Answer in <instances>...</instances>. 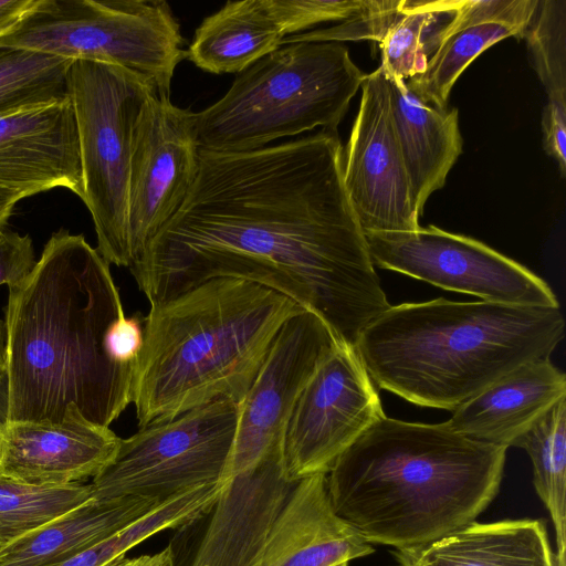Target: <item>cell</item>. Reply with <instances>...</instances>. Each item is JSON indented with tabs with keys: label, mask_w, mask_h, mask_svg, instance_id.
<instances>
[{
	"label": "cell",
	"mask_w": 566,
	"mask_h": 566,
	"mask_svg": "<svg viewBox=\"0 0 566 566\" xmlns=\"http://www.w3.org/2000/svg\"><path fill=\"white\" fill-rule=\"evenodd\" d=\"M163 501L145 497L90 500L64 516L0 548V566H56L104 541Z\"/></svg>",
	"instance_id": "7402d4cb"
},
{
	"label": "cell",
	"mask_w": 566,
	"mask_h": 566,
	"mask_svg": "<svg viewBox=\"0 0 566 566\" xmlns=\"http://www.w3.org/2000/svg\"><path fill=\"white\" fill-rule=\"evenodd\" d=\"M375 552L334 510L326 474L297 480L269 533L263 566H337Z\"/></svg>",
	"instance_id": "ac0fdd59"
},
{
	"label": "cell",
	"mask_w": 566,
	"mask_h": 566,
	"mask_svg": "<svg viewBox=\"0 0 566 566\" xmlns=\"http://www.w3.org/2000/svg\"><path fill=\"white\" fill-rule=\"evenodd\" d=\"M522 34L521 29L499 22L460 30L446 38L432 51L424 70L406 84L423 103L446 109L451 88L475 57L496 42Z\"/></svg>",
	"instance_id": "d4e9b609"
},
{
	"label": "cell",
	"mask_w": 566,
	"mask_h": 566,
	"mask_svg": "<svg viewBox=\"0 0 566 566\" xmlns=\"http://www.w3.org/2000/svg\"><path fill=\"white\" fill-rule=\"evenodd\" d=\"M40 0H0V38L10 33Z\"/></svg>",
	"instance_id": "d590c367"
},
{
	"label": "cell",
	"mask_w": 566,
	"mask_h": 566,
	"mask_svg": "<svg viewBox=\"0 0 566 566\" xmlns=\"http://www.w3.org/2000/svg\"><path fill=\"white\" fill-rule=\"evenodd\" d=\"M0 188L24 198L65 188L84 200L80 139L70 98L0 115Z\"/></svg>",
	"instance_id": "2e32d148"
},
{
	"label": "cell",
	"mask_w": 566,
	"mask_h": 566,
	"mask_svg": "<svg viewBox=\"0 0 566 566\" xmlns=\"http://www.w3.org/2000/svg\"><path fill=\"white\" fill-rule=\"evenodd\" d=\"M337 566H348V563H343V564H339Z\"/></svg>",
	"instance_id": "60d3db41"
},
{
	"label": "cell",
	"mask_w": 566,
	"mask_h": 566,
	"mask_svg": "<svg viewBox=\"0 0 566 566\" xmlns=\"http://www.w3.org/2000/svg\"><path fill=\"white\" fill-rule=\"evenodd\" d=\"M365 76L340 43L279 48L239 73L219 101L195 113L200 150L249 151L316 127L337 129Z\"/></svg>",
	"instance_id": "8992f818"
},
{
	"label": "cell",
	"mask_w": 566,
	"mask_h": 566,
	"mask_svg": "<svg viewBox=\"0 0 566 566\" xmlns=\"http://www.w3.org/2000/svg\"><path fill=\"white\" fill-rule=\"evenodd\" d=\"M24 197L15 191L0 188V230H3L12 214L14 206Z\"/></svg>",
	"instance_id": "f35d334b"
},
{
	"label": "cell",
	"mask_w": 566,
	"mask_h": 566,
	"mask_svg": "<svg viewBox=\"0 0 566 566\" xmlns=\"http://www.w3.org/2000/svg\"><path fill=\"white\" fill-rule=\"evenodd\" d=\"M0 370H6L4 345L0 322Z\"/></svg>",
	"instance_id": "ab89813d"
},
{
	"label": "cell",
	"mask_w": 566,
	"mask_h": 566,
	"mask_svg": "<svg viewBox=\"0 0 566 566\" xmlns=\"http://www.w3.org/2000/svg\"><path fill=\"white\" fill-rule=\"evenodd\" d=\"M10 424V388L6 370H0V433Z\"/></svg>",
	"instance_id": "74e56055"
},
{
	"label": "cell",
	"mask_w": 566,
	"mask_h": 566,
	"mask_svg": "<svg viewBox=\"0 0 566 566\" xmlns=\"http://www.w3.org/2000/svg\"><path fill=\"white\" fill-rule=\"evenodd\" d=\"M31 238L0 230V285L9 287L22 281L35 265Z\"/></svg>",
	"instance_id": "d6a6232c"
},
{
	"label": "cell",
	"mask_w": 566,
	"mask_h": 566,
	"mask_svg": "<svg viewBox=\"0 0 566 566\" xmlns=\"http://www.w3.org/2000/svg\"><path fill=\"white\" fill-rule=\"evenodd\" d=\"M506 448L386 416L326 474L335 512L368 543L433 542L474 521L499 493Z\"/></svg>",
	"instance_id": "3957f363"
},
{
	"label": "cell",
	"mask_w": 566,
	"mask_h": 566,
	"mask_svg": "<svg viewBox=\"0 0 566 566\" xmlns=\"http://www.w3.org/2000/svg\"><path fill=\"white\" fill-rule=\"evenodd\" d=\"M0 437V475L46 485L95 478L120 440L109 427L87 421L73 403L62 422L10 423Z\"/></svg>",
	"instance_id": "e0dca14e"
},
{
	"label": "cell",
	"mask_w": 566,
	"mask_h": 566,
	"mask_svg": "<svg viewBox=\"0 0 566 566\" xmlns=\"http://www.w3.org/2000/svg\"><path fill=\"white\" fill-rule=\"evenodd\" d=\"M199 154L195 113L157 93L133 144L127 210L132 265L186 200L199 171Z\"/></svg>",
	"instance_id": "7c38bea8"
},
{
	"label": "cell",
	"mask_w": 566,
	"mask_h": 566,
	"mask_svg": "<svg viewBox=\"0 0 566 566\" xmlns=\"http://www.w3.org/2000/svg\"><path fill=\"white\" fill-rule=\"evenodd\" d=\"M386 75L391 119L420 216L428 198L444 186L462 153L458 109L430 106L403 80Z\"/></svg>",
	"instance_id": "ffe728a7"
},
{
	"label": "cell",
	"mask_w": 566,
	"mask_h": 566,
	"mask_svg": "<svg viewBox=\"0 0 566 566\" xmlns=\"http://www.w3.org/2000/svg\"><path fill=\"white\" fill-rule=\"evenodd\" d=\"M265 0L228 1L196 29L187 59L213 74L241 73L282 45Z\"/></svg>",
	"instance_id": "603a6c76"
},
{
	"label": "cell",
	"mask_w": 566,
	"mask_h": 566,
	"mask_svg": "<svg viewBox=\"0 0 566 566\" xmlns=\"http://www.w3.org/2000/svg\"><path fill=\"white\" fill-rule=\"evenodd\" d=\"M109 265L83 234L60 229L9 287L1 331L10 423H59L73 403L109 427L132 403L135 367L117 364L109 347L125 315Z\"/></svg>",
	"instance_id": "7a4b0ae2"
},
{
	"label": "cell",
	"mask_w": 566,
	"mask_h": 566,
	"mask_svg": "<svg viewBox=\"0 0 566 566\" xmlns=\"http://www.w3.org/2000/svg\"><path fill=\"white\" fill-rule=\"evenodd\" d=\"M564 334L559 306L437 298L390 306L355 349L380 388L453 411L520 366L549 358Z\"/></svg>",
	"instance_id": "277c9868"
},
{
	"label": "cell",
	"mask_w": 566,
	"mask_h": 566,
	"mask_svg": "<svg viewBox=\"0 0 566 566\" xmlns=\"http://www.w3.org/2000/svg\"><path fill=\"white\" fill-rule=\"evenodd\" d=\"M144 325L145 316L139 312L116 321L111 332L109 347L117 364L135 367L144 346Z\"/></svg>",
	"instance_id": "836d02e7"
},
{
	"label": "cell",
	"mask_w": 566,
	"mask_h": 566,
	"mask_svg": "<svg viewBox=\"0 0 566 566\" xmlns=\"http://www.w3.org/2000/svg\"><path fill=\"white\" fill-rule=\"evenodd\" d=\"M338 342L315 314L290 317L240 406L230 475L245 473L283 448L293 409L322 360Z\"/></svg>",
	"instance_id": "9a60e30c"
},
{
	"label": "cell",
	"mask_w": 566,
	"mask_h": 566,
	"mask_svg": "<svg viewBox=\"0 0 566 566\" xmlns=\"http://www.w3.org/2000/svg\"><path fill=\"white\" fill-rule=\"evenodd\" d=\"M537 3L538 0H454L452 19L424 42L426 53H432L449 35L479 24L505 23L524 32Z\"/></svg>",
	"instance_id": "f546056e"
},
{
	"label": "cell",
	"mask_w": 566,
	"mask_h": 566,
	"mask_svg": "<svg viewBox=\"0 0 566 566\" xmlns=\"http://www.w3.org/2000/svg\"><path fill=\"white\" fill-rule=\"evenodd\" d=\"M92 499L91 484H32L0 475V541L12 542Z\"/></svg>",
	"instance_id": "484cf974"
},
{
	"label": "cell",
	"mask_w": 566,
	"mask_h": 566,
	"mask_svg": "<svg viewBox=\"0 0 566 566\" xmlns=\"http://www.w3.org/2000/svg\"><path fill=\"white\" fill-rule=\"evenodd\" d=\"M186 41L163 0H40L0 46L122 66L170 95Z\"/></svg>",
	"instance_id": "ba28073f"
},
{
	"label": "cell",
	"mask_w": 566,
	"mask_h": 566,
	"mask_svg": "<svg viewBox=\"0 0 566 566\" xmlns=\"http://www.w3.org/2000/svg\"><path fill=\"white\" fill-rule=\"evenodd\" d=\"M240 406L217 400L119 440L103 471L92 479L93 499L164 501L179 492L231 480Z\"/></svg>",
	"instance_id": "9c48e42d"
},
{
	"label": "cell",
	"mask_w": 566,
	"mask_h": 566,
	"mask_svg": "<svg viewBox=\"0 0 566 566\" xmlns=\"http://www.w3.org/2000/svg\"><path fill=\"white\" fill-rule=\"evenodd\" d=\"M566 398V376L549 358L528 361L453 410L446 426L472 440L509 448Z\"/></svg>",
	"instance_id": "d6986e66"
},
{
	"label": "cell",
	"mask_w": 566,
	"mask_h": 566,
	"mask_svg": "<svg viewBox=\"0 0 566 566\" xmlns=\"http://www.w3.org/2000/svg\"><path fill=\"white\" fill-rule=\"evenodd\" d=\"M443 0H403L400 14L379 42L384 70L405 82L420 74L428 62L424 32L444 14Z\"/></svg>",
	"instance_id": "f1b7e54d"
},
{
	"label": "cell",
	"mask_w": 566,
	"mask_h": 566,
	"mask_svg": "<svg viewBox=\"0 0 566 566\" xmlns=\"http://www.w3.org/2000/svg\"><path fill=\"white\" fill-rule=\"evenodd\" d=\"M391 554L398 566H555L545 523L531 518L474 521L433 542Z\"/></svg>",
	"instance_id": "44dd1931"
},
{
	"label": "cell",
	"mask_w": 566,
	"mask_h": 566,
	"mask_svg": "<svg viewBox=\"0 0 566 566\" xmlns=\"http://www.w3.org/2000/svg\"><path fill=\"white\" fill-rule=\"evenodd\" d=\"M303 311L273 290L232 277L150 304L133 381L138 427L217 400L240 405L283 324Z\"/></svg>",
	"instance_id": "5b68a950"
},
{
	"label": "cell",
	"mask_w": 566,
	"mask_h": 566,
	"mask_svg": "<svg viewBox=\"0 0 566 566\" xmlns=\"http://www.w3.org/2000/svg\"><path fill=\"white\" fill-rule=\"evenodd\" d=\"M403 0H368L366 8L335 25L287 35L282 44L297 42H380L402 9Z\"/></svg>",
	"instance_id": "4dcf8cb0"
},
{
	"label": "cell",
	"mask_w": 566,
	"mask_h": 566,
	"mask_svg": "<svg viewBox=\"0 0 566 566\" xmlns=\"http://www.w3.org/2000/svg\"><path fill=\"white\" fill-rule=\"evenodd\" d=\"M73 60L0 46V115L69 98Z\"/></svg>",
	"instance_id": "4316f807"
},
{
	"label": "cell",
	"mask_w": 566,
	"mask_h": 566,
	"mask_svg": "<svg viewBox=\"0 0 566 566\" xmlns=\"http://www.w3.org/2000/svg\"><path fill=\"white\" fill-rule=\"evenodd\" d=\"M374 265L482 301L558 307L548 284L531 270L470 237L434 226L364 233Z\"/></svg>",
	"instance_id": "30bf717a"
},
{
	"label": "cell",
	"mask_w": 566,
	"mask_h": 566,
	"mask_svg": "<svg viewBox=\"0 0 566 566\" xmlns=\"http://www.w3.org/2000/svg\"><path fill=\"white\" fill-rule=\"evenodd\" d=\"M359 109L343 148V182L364 233L420 228L394 128L387 75L379 66L361 83Z\"/></svg>",
	"instance_id": "5bb4252c"
},
{
	"label": "cell",
	"mask_w": 566,
	"mask_h": 566,
	"mask_svg": "<svg viewBox=\"0 0 566 566\" xmlns=\"http://www.w3.org/2000/svg\"><path fill=\"white\" fill-rule=\"evenodd\" d=\"M0 440H1V437H0Z\"/></svg>",
	"instance_id": "7bdbcfd3"
},
{
	"label": "cell",
	"mask_w": 566,
	"mask_h": 566,
	"mask_svg": "<svg viewBox=\"0 0 566 566\" xmlns=\"http://www.w3.org/2000/svg\"><path fill=\"white\" fill-rule=\"evenodd\" d=\"M533 465V484L556 534L555 566H565L566 548V398L558 401L517 442Z\"/></svg>",
	"instance_id": "cb8c5ba5"
},
{
	"label": "cell",
	"mask_w": 566,
	"mask_h": 566,
	"mask_svg": "<svg viewBox=\"0 0 566 566\" xmlns=\"http://www.w3.org/2000/svg\"><path fill=\"white\" fill-rule=\"evenodd\" d=\"M295 482L282 450L232 476L210 509L175 528L171 566H263L270 530Z\"/></svg>",
	"instance_id": "4fadbf2b"
},
{
	"label": "cell",
	"mask_w": 566,
	"mask_h": 566,
	"mask_svg": "<svg viewBox=\"0 0 566 566\" xmlns=\"http://www.w3.org/2000/svg\"><path fill=\"white\" fill-rule=\"evenodd\" d=\"M543 146L566 175V103L547 101L542 115Z\"/></svg>",
	"instance_id": "e575fe53"
},
{
	"label": "cell",
	"mask_w": 566,
	"mask_h": 566,
	"mask_svg": "<svg viewBox=\"0 0 566 566\" xmlns=\"http://www.w3.org/2000/svg\"><path fill=\"white\" fill-rule=\"evenodd\" d=\"M108 566H171V552L167 546L155 554L123 558Z\"/></svg>",
	"instance_id": "8d00e7d4"
},
{
	"label": "cell",
	"mask_w": 566,
	"mask_h": 566,
	"mask_svg": "<svg viewBox=\"0 0 566 566\" xmlns=\"http://www.w3.org/2000/svg\"><path fill=\"white\" fill-rule=\"evenodd\" d=\"M522 38L547 101L566 103V1L538 0Z\"/></svg>",
	"instance_id": "83f0119b"
},
{
	"label": "cell",
	"mask_w": 566,
	"mask_h": 566,
	"mask_svg": "<svg viewBox=\"0 0 566 566\" xmlns=\"http://www.w3.org/2000/svg\"><path fill=\"white\" fill-rule=\"evenodd\" d=\"M67 93L80 139L83 202L93 219L96 250L109 264L129 269L127 210L135 130L159 92L150 78L128 69L73 60Z\"/></svg>",
	"instance_id": "52a82bcc"
},
{
	"label": "cell",
	"mask_w": 566,
	"mask_h": 566,
	"mask_svg": "<svg viewBox=\"0 0 566 566\" xmlns=\"http://www.w3.org/2000/svg\"><path fill=\"white\" fill-rule=\"evenodd\" d=\"M129 270L150 304L218 277L262 285L354 348L391 306L344 187L337 129L249 151L200 150L186 200Z\"/></svg>",
	"instance_id": "6da1fadb"
},
{
	"label": "cell",
	"mask_w": 566,
	"mask_h": 566,
	"mask_svg": "<svg viewBox=\"0 0 566 566\" xmlns=\"http://www.w3.org/2000/svg\"><path fill=\"white\" fill-rule=\"evenodd\" d=\"M3 546V543L0 541V548Z\"/></svg>",
	"instance_id": "b9f144b4"
},
{
	"label": "cell",
	"mask_w": 566,
	"mask_h": 566,
	"mask_svg": "<svg viewBox=\"0 0 566 566\" xmlns=\"http://www.w3.org/2000/svg\"><path fill=\"white\" fill-rule=\"evenodd\" d=\"M385 417L379 395L356 349L338 343L302 391L283 438L292 481L327 474L368 428Z\"/></svg>",
	"instance_id": "8fae6325"
},
{
	"label": "cell",
	"mask_w": 566,
	"mask_h": 566,
	"mask_svg": "<svg viewBox=\"0 0 566 566\" xmlns=\"http://www.w3.org/2000/svg\"><path fill=\"white\" fill-rule=\"evenodd\" d=\"M265 3L287 36L319 23L347 20L361 12L368 0H265Z\"/></svg>",
	"instance_id": "1f68e13d"
}]
</instances>
